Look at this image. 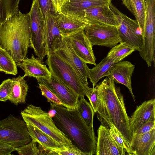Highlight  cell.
<instances>
[{
  "label": "cell",
  "mask_w": 155,
  "mask_h": 155,
  "mask_svg": "<svg viewBox=\"0 0 155 155\" xmlns=\"http://www.w3.org/2000/svg\"><path fill=\"white\" fill-rule=\"evenodd\" d=\"M114 82L111 78L107 77L95 86L101 101L97 115L102 125L106 126L110 123L114 124L130 147L132 136L129 117L120 87H116Z\"/></svg>",
  "instance_id": "obj_1"
},
{
  "label": "cell",
  "mask_w": 155,
  "mask_h": 155,
  "mask_svg": "<svg viewBox=\"0 0 155 155\" xmlns=\"http://www.w3.org/2000/svg\"><path fill=\"white\" fill-rule=\"evenodd\" d=\"M50 103V107L56 111L52 118L58 128L86 155H96L97 141L94 130L88 127L77 107L70 109Z\"/></svg>",
  "instance_id": "obj_2"
},
{
  "label": "cell",
  "mask_w": 155,
  "mask_h": 155,
  "mask_svg": "<svg viewBox=\"0 0 155 155\" xmlns=\"http://www.w3.org/2000/svg\"><path fill=\"white\" fill-rule=\"evenodd\" d=\"M30 16L18 10L0 25V46L6 50L15 63L27 58L30 47Z\"/></svg>",
  "instance_id": "obj_3"
},
{
  "label": "cell",
  "mask_w": 155,
  "mask_h": 155,
  "mask_svg": "<svg viewBox=\"0 0 155 155\" xmlns=\"http://www.w3.org/2000/svg\"><path fill=\"white\" fill-rule=\"evenodd\" d=\"M20 113L26 123L37 127L54 139L62 147L72 144L71 140L58 128L48 112L42 110L40 107L29 104Z\"/></svg>",
  "instance_id": "obj_4"
},
{
  "label": "cell",
  "mask_w": 155,
  "mask_h": 155,
  "mask_svg": "<svg viewBox=\"0 0 155 155\" xmlns=\"http://www.w3.org/2000/svg\"><path fill=\"white\" fill-rule=\"evenodd\" d=\"M45 62L51 74L66 85L80 98L85 96L86 87L74 69L54 52L48 54Z\"/></svg>",
  "instance_id": "obj_5"
},
{
  "label": "cell",
  "mask_w": 155,
  "mask_h": 155,
  "mask_svg": "<svg viewBox=\"0 0 155 155\" xmlns=\"http://www.w3.org/2000/svg\"><path fill=\"white\" fill-rule=\"evenodd\" d=\"M31 140L23 120L11 114L0 121V141L16 148Z\"/></svg>",
  "instance_id": "obj_6"
},
{
  "label": "cell",
  "mask_w": 155,
  "mask_h": 155,
  "mask_svg": "<svg viewBox=\"0 0 155 155\" xmlns=\"http://www.w3.org/2000/svg\"><path fill=\"white\" fill-rule=\"evenodd\" d=\"M110 7L115 15L120 43L139 51L142 46L143 34L137 21L121 12L112 3Z\"/></svg>",
  "instance_id": "obj_7"
},
{
  "label": "cell",
  "mask_w": 155,
  "mask_h": 155,
  "mask_svg": "<svg viewBox=\"0 0 155 155\" xmlns=\"http://www.w3.org/2000/svg\"><path fill=\"white\" fill-rule=\"evenodd\" d=\"M30 16V46L39 59L47 55L45 30V20L37 0H33L28 13Z\"/></svg>",
  "instance_id": "obj_8"
},
{
  "label": "cell",
  "mask_w": 155,
  "mask_h": 155,
  "mask_svg": "<svg viewBox=\"0 0 155 155\" xmlns=\"http://www.w3.org/2000/svg\"><path fill=\"white\" fill-rule=\"evenodd\" d=\"M84 31L92 45L112 48L120 42L117 27L101 24L87 25Z\"/></svg>",
  "instance_id": "obj_9"
},
{
  "label": "cell",
  "mask_w": 155,
  "mask_h": 155,
  "mask_svg": "<svg viewBox=\"0 0 155 155\" xmlns=\"http://www.w3.org/2000/svg\"><path fill=\"white\" fill-rule=\"evenodd\" d=\"M54 52L68 63L78 74L86 87L88 86L90 68L87 63L76 54L71 46L68 37H64L60 45Z\"/></svg>",
  "instance_id": "obj_10"
},
{
  "label": "cell",
  "mask_w": 155,
  "mask_h": 155,
  "mask_svg": "<svg viewBox=\"0 0 155 155\" xmlns=\"http://www.w3.org/2000/svg\"><path fill=\"white\" fill-rule=\"evenodd\" d=\"M38 83L48 87L61 100L64 107L68 109L77 107L79 96L72 89L52 74L47 78H36Z\"/></svg>",
  "instance_id": "obj_11"
},
{
  "label": "cell",
  "mask_w": 155,
  "mask_h": 155,
  "mask_svg": "<svg viewBox=\"0 0 155 155\" xmlns=\"http://www.w3.org/2000/svg\"><path fill=\"white\" fill-rule=\"evenodd\" d=\"M74 51L83 61L95 66L96 64L92 47L84 30L81 29L68 36Z\"/></svg>",
  "instance_id": "obj_12"
},
{
  "label": "cell",
  "mask_w": 155,
  "mask_h": 155,
  "mask_svg": "<svg viewBox=\"0 0 155 155\" xmlns=\"http://www.w3.org/2000/svg\"><path fill=\"white\" fill-rule=\"evenodd\" d=\"M111 1L112 0H68L61 7L58 12L74 17L87 23L84 17L85 10L93 7L110 5Z\"/></svg>",
  "instance_id": "obj_13"
},
{
  "label": "cell",
  "mask_w": 155,
  "mask_h": 155,
  "mask_svg": "<svg viewBox=\"0 0 155 155\" xmlns=\"http://www.w3.org/2000/svg\"><path fill=\"white\" fill-rule=\"evenodd\" d=\"M96 150V155H124L126 150L120 147L110 134L108 129L101 125L97 131Z\"/></svg>",
  "instance_id": "obj_14"
},
{
  "label": "cell",
  "mask_w": 155,
  "mask_h": 155,
  "mask_svg": "<svg viewBox=\"0 0 155 155\" xmlns=\"http://www.w3.org/2000/svg\"><path fill=\"white\" fill-rule=\"evenodd\" d=\"M152 121H155V99L145 101L137 106L129 118L132 136L145 123Z\"/></svg>",
  "instance_id": "obj_15"
},
{
  "label": "cell",
  "mask_w": 155,
  "mask_h": 155,
  "mask_svg": "<svg viewBox=\"0 0 155 155\" xmlns=\"http://www.w3.org/2000/svg\"><path fill=\"white\" fill-rule=\"evenodd\" d=\"M134 68L135 66L130 62L121 61L114 64L110 71L107 77L111 78L116 83L126 86L135 102L131 85V77Z\"/></svg>",
  "instance_id": "obj_16"
},
{
  "label": "cell",
  "mask_w": 155,
  "mask_h": 155,
  "mask_svg": "<svg viewBox=\"0 0 155 155\" xmlns=\"http://www.w3.org/2000/svg\"><path fill=\"white\" fill-rule=\"evenodd\" d=\"M85 21L88 24H101L117 27L115 15L110 5L93 7L84 11Z\"/></svg>",
  "instance_id": "obj_17"
},
{
  "label": "cell",
  "mask_w": 155,
  "mask_h": 155,
  "mask_svg": "<svg viewBox=\"0 0 155 155\" xmlns=\"http://www.w3.org/2000/svg\"><path fill=\"white\" fill-rule=\"evenodd\" d=\"M155 128L145 134L132 138L131 154L155 155Z\"/></svg>",
  "instance_id": "obj_18"
},
{
  "label": "cell",
  "mask_w": 155,
  "mask_h": 155,
  "mask_svg": "<svg viewBox=\"0 0 155 155\" xmlns=\"http://www.w3.org/2000/svg\"><path fill=\"white\" fill-rule=\"evenodd\" d=\"M46 46L47 54L54 52L61 45L63 37L57 22V17L45 20Z\"/></svg>",
  "instance_id": "obj_19"
},
{
  "label": "cell",
  "mask_w": 155,
  "mask_h": 155,
  "mask_svg": "<svg viewBox=\"0 0 155 155\" xmlns=\"http://www.w3.org/2000/svg\"><path fill=\"white\" fill-rule=\"evenodd\" d=\"M16 64L17 66L24 71L25 77L28 76L36 78H47L51 75L46 65L44 64L42 61L35 58L33 54L31 58H26L21 62Z\"/></svg>",
  "instance_id": "obj_20"
},
{
  "label": "cell",
  "mask_w": 155,
  "mask_h": 155,
  "mask_svg": "<svg viewBox=\"0 0 155 155\" xmlns=\"http://www.w3.org/2000/svg\"><path fill=\"white\" fill-rule=\"evenodd\" d=\"M57 20L63 37L69 36L83 29L88 25L81 21L60 12L57 13Z\"/></svg>",
  "instance_id": "obj_21"
},
{
  "label": "cell",
  "mask_w": 155,
  "mask_h": 155,
  "mask_svg": "<svg viewBox=\"0 0 155 155\" xmlns=\"http://www.w3.org/2000/svg\"><path fill=\"white\" fill-rule=\"evenodd\" d=\"M25 77L24 75H19L11 79L12 83L8 100L17 106L26 102L29 87Z\"/></svg>",
  "instance_id": "obj_22"
},
{
  "label": "cell",
  "mask_w": 155,
  "mask_h": 155,
  "mask_svg": "<svg viewBox=\"0 0 155 155\" xmlns=\"http://www.w3.org/2000/svg\"><path fill=\"white\" fill-rule=\"evenodd\" d=\"M32 140L38 143L39 147L45 151L46 149L62 146L57 141L37 127L26 123Z\"/></svg>",
  "instance_id": "obj_23"
},
{
  "label": "cell",
  "mask_w": 155,
  "mask_h": 155,
  "mask_svg": "<svg viewBox=\"0 0 155 155\" xmlns=\"http://www.w3.org/2000/svg\"><path fill=\"white\" fill-rule=\"evenodd\" d=\"M115 64L112 60L106 57L94 67L90 69L88 78L93 87L102 78L108 76L110 71Z\"/></svg>",
  "instance_id": "obj_24"
},
{
  "label": "cell",
  "mask_w": 155,
  "mask_h": 155,
  "mask_svg": "<svg viewBox=\"0 0 155 155\" xmlns=\"http://www.w3.org/2000/svg\"><path fill=\"white\" fill-rule=\"evenodd\" d=\"M78 102L77 108L84 122L90 129L94 130L93 118L94 110L91 105L84 97L80 98Z\"/></svg>",
  "instance_id": "obj_25"
},
{
  "label": "cell",
  "mask_w": 155,
  "mask_h": 155,
  "mask_svg": "<svg viewBox=\"0 0 155 155\" xmlns=\"http://www.w3.org/2000/svg\"><path fill=\"white\" fill-rule=\"evenodd\" d=\"M0 71L15 75L18 73L16 63L8 52L0 46Z\"/></svg>",
  "instance_id": "obj_26"
},
{
  "label": "cell",
  "mask_w": 155,
  "mask_h": 155,
  "mask_svg": "<svg viewBox=\"0 0 155 155\" xmlns=\"http://www.w3.org/2000/svg\"><path fill=\"white\" fill-rule=\"evenodd\" d=\"M134 51L133 48L124 43H120L112 47L106 57L116 63L130 54Z\"/></svg>",
  "instance_id": "obj_27"
},
{
  "label": "cell",
  "mask_w": 155,
  "mask_h": 155,
  "mask_svg": "<svg viewBox=\"0 0 155 155\" xmlns=\"http://www.w3.org/2000/svg\"><path fill=\"white\" fill-rule=\"evenodd\" d=\"M20 1L0 0V25L8 17L18 12Z\"/></svg>",
  "instance_id": "obj_28"
},
{
  "label": "cell",
  "mask_w": 155,
  "mask_h": 155,
  "mask_svg": "<svg viewBox=\"0 0 155 155\" xmlns=\"http://www.w3.org/2000/svg\"><path fill=\"white\" fill-rule=\"evenodd\" d=\"M133 15L142 31L143 34L146 21L145 0H136L134 5Z\"/></svg>",
  "instance_id": "obj_29"
},
{
  "label": "cell",
  "mask_w": 155,
  "mask_h": 155,
  "mask_svg": "<svg viewBox=\"0 0 155 155\" xmlns=\"http://www.w3.org/2000/svg\"><path fill=\"white\" fill-rule=\"evenodd\" d=\"M145 4L146 21L144 30L155 31V0H145Z\"/></svg>",
  "instance_id": "obj_30"
},
{
  "label": "cell",
  "mask_w": 155,
  "mask_h": 155,
  "mask_svg": "<svg viewBox=\"0 0 155 155\" xmlns=\"http://www.w3.org/2000/svg\"><path fill=\"white\" fill-rule=\"evenodd\" d=\"M45 151L46 155H86L72 144L66 146L49 148Z\"/></svg>",
  "instance_id": "obj_31"
},
{
  "label": "cell",
  "mask_w": 155,
  "mask_h": 155,
  "mask_svg": "<svg viewBox=\"0 0 155 155\" xmlns=\"http://www.w3.org/2000/svg\"><path fill=\"white\" fill-rule=\"evenodd\" d=\"M108 130L111 135L117 143L121 147L125 149L129 154L131 155L130 147L126 143L122 135L115 126L110 123L106 126Z\"/></svg>",
  "instance_id": "obj_32"
},
{
  "label": "cell",
  "mask_w": 155,
  "mask_h": 155,
  "mask_svg": "<svg viewBox=\"0 0 155 155\" xmlns=\"http://www.w3.org/2000/svg\"><path fill=\"white\" fill-rule=\"evenodd\" d=\"M38 5L46 20L52 17H57V13L52 0H37Z\"/></svg>",
  "instance_id": "obj_33"
},
{
  "label": "cell",
  "mask_w": 155,
  "mask_h": 155,
  "mask_svg": "<svg viewBox=\"0 0 155 155\" xmlns=\"http://www.w3.org/2000/svg\"><path fill=\"white\" fill-rule=\"evenodd\" d=\"M84 93L85 95L89 100L94 113H96L101 105V101L96 87L93 88L87 87L84 89Z\"/></svg>",
  "instance_id": "obj_34"
},
{
  "label": "cell",
  "mask_w": 155,
  "mask_h": 155,
  "mask_svg": "<svg viewBox=\"0 0 155 155\" xmlns=\"http://www.w3.org/2000/svg\"><path fill=\"white\" fill-rule=\"evenodd\" d=\"M14 151H16L20 155H41V150L37 146V143L32 140L27 144L15 148Z\"/></svg>",
  "instance_id": "obj_35"
},
{
  "label": "cell",
  "mask_w": 155,
  "mask_h": 155,
  "mask_svg": "<svg viewBox=\"0 0 155 155\" xmlns=\"http://www.w3.org/2000/svg\"><path fill=\"white\" fill-rule=\"evenodd\" d=\"M38 84V87L41 91L42 95L47 99L48 102L64 107L59 99L48 87L43 84Z\"/></svg>",
  "instance_id": "obj_36"
},
{
  "label": "cell",
  "mask_w": 155,
  "mask_h": 155,
  "mask_svg": "<svg viewBox=\"0 0 155 155\" xmlns=\"http://www.w3.org/2000/svg\"><path fill=\"white\" fill-rule=\"evenodd\" d=\"M12 81L8 78L3 81L0 85V101L5 102L8 100Z\"/></svg>",
  "instance_id": "obj_37"
},
{
  "label": "cell",
  "mask_w": 155,
  "mask_h": 155,
  "mask_svg": "<svg viewBox=\"0 0 155 155\" xmlns=\"http://www.w3.org/2000/svg\"><path fill=\"white\" fill-rule=\"evenodd\" d=\"M155 128V121L147 122L138 129L133 134V137H137L149 132Z\"/></svg>",
  "instance_id": "obj_38"
},
{
  "label": "cell",
  "mask_w": 155,
  "mask_h": 155,
  "mask_svg": "<svg viewBox=\"0 0 155 155\" xmlns=\"http://www.w3.org/2000/svg\"><path fill=\"white\" fill-rule=\"evenodd\" d=\"M14 149L13 146L0 141V155H11Z\"/></svg>",
  "instance_id": "obj_39"
},
{
  "label": "cell",
  "mask_w": 155,
  "mask_h": 155,
  "mask_svg": "<svg viewBox=\"0 0 155 155\" xmlns=\"http://www.w3.org/2000/svg\"><path fill=\"white\" fill-rule=\"evenodd\" d=\"M123 4L133 14L136 0H122Z\"/></svg>",
  "instance_id": "obj_40"
},
{
  "label": "cell",
  "mask_w": 155,
  "mask_h": 155,
  "mask_svg": "<svg viewBox=\"0 0 155 155\" xmlns=\"http://www.w3.org/2000/svg\"><path fill=\"white\" fill-rule=\"evenodd\" d=\"M68 0H57V12L58 13L61 7Z\"/></svg>",
  "instance_id": "obj_41"
},
{
  "label": "cell",
  "mask_w": 155,
  "mask_h": 155,
  "mask_svg": "<svg viewBox=\"0 0 155 155\" xmlns=\"http://www.w3.org/2000/svg\"><path fill=\"white\" fill-rule=\"evenodd\" d=\"M52 1L54 5L56 12H57V0H52Z\"/></svg>",
  "instance_id": "obj_42"
}]
</instances>
